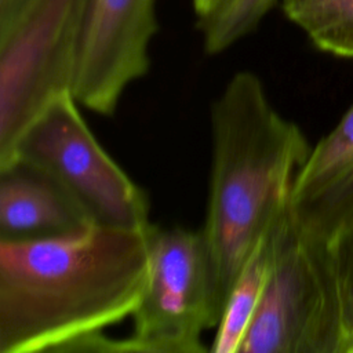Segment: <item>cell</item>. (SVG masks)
I'll return each mask as SVG.
<instances>
[{"label": "cell", "mask_w": 353, "mask_h": 353, "mask_svg": "<svg viewBox=\"0 0 353 353\" xmlns=\"http://www.w3.org/2000/svg\"><path fill=\"white\" fill-rule=\"evenodd\" d=\"M149 228L90 223L0 240V353H63L131 317L148 280Z\"/></svg>", "instance_id": "obj_1"}, {"label": "cell", "mask_w": 353, "mask_h": 353, "mask_svg": "<svg viewBox=\"0 0 353 353\" xmlns=\"http://www.w3.org/2000/svg\"><path fill=\"white\" fill-rule=\"evenodd\" d=\"M211 139L208 200L200 230L222 317L240 270L288 205L310 148L301 128L273 108L261 79L248 70L233 74L212 102Z\"/></svg>", "instance_id": "obj_2"}, {"label": "cell", "mask_w": 353, "mask_h": 353, "mask_svg": "<svg viewBox=\"0 0 353 353\" xmlns=\"http://www.w3.org/2000/svg\"><path fill=\"white\" fill-rule=\"evenodd\" d=\"M239 353H345L332 245L302 233L288 205L274 225V254Z\"/></svg>", "instance_id": "obj_3"}, {"label": "cell", "mask_w": 353, "mask_h": 353, "mask_svg": "<svg viewBox=\"0 0 353 353\" xmlns=\"http://www.w3.org/2000/svg\"><path fill=\"white\" fill-rule=\"evenodd\" d=\"M85 0H32L0 32V168L30 124L65 92H72Z\"/></svg>", "instance_id": "obj_4"}, {"label": "cell", "mask_w": 353, "mask_h": 353, "mask_svg": "<svg viewBox=\"0 0 353 353\" xmlns=\"http://www.w3.org/2000/svg\"><path fill=\"white\" fill-rule=\"evenodd\" d=\"M17 159L54 178L92 223L134 230L152 225L148 194L97 141L72 92L59 95L30 124Z\"/></svg>", "instance_id": "obj_5"}, {"label": "cell", "mask_w": 353, "mask_h": 353, "mask_svg": "<svg viewBox=\"0 0 353 353\" xmlns=\"http://www.w3.org/2000/svg\"><path fill=\"white\" fill-rule=\"evenodd\" d=\"M149 273L132 313V353H200L201 334L219 324L212 273L201 230H148Z\"/></svg>", "instance_id": "obj_6"}, {"label": "cell", "mask_w": 353, "mask_h": 353, "mask_svg": "<svg viewBox=\"0 0 353 353\" xmlns=\"http://www.w3.org/2000/svg\"><path fill=\"white\" fill-rule=\"evenodd\" d=\"M156 0H85L72 95L97 114L113 116L124 90L150 68Z\"/></svg>", "instance_id": "obj_7"}, {"label": "cell", "mask_w": 353, "mask_h": 353, "mask_svg": "<svg viewBox=\"0 0 353 353\" xmlns=\"http://www.w3.org/2000/svg\"><path fill=\"white\" fill-rule=\"evenodd\" d=\"M288 211L302 233L330 244L353 228V105L310 149L292 182Z\"/></svg>", "instance_id": "obj_8"}, {"label": "cell", "mask_w": 353, "mask_h": 353, "mask_svg": "<svg viewBox=\"0 0 353 353\" xmlns=\"http://www.w3.org/2000/svg\"><path fill=\"white\" fill-rule=\"evenodd\" d=\"M92 223L41 168L17 159L0 168V240L40 239Z\"/></svg>", "instance_id": "obj_9"}, {"label": "cell", "mask_w": 353, "mask_h": 353, "mask_svg": "<svg viewBox=\"0 0 353 353\" xmlns=\"http://www.w3.org/2000/svg\"><path fill=\"white\" fill-rule=\"evenodd\" d=\"M274 225L276 222L259 240L240 270L226 301L221 321L216 325L210 352H240V346L259 305L270 272L274 254Z\"/></svg>", "instance_id": "obj_10"}, {"label": "cell", "mask_w": 353, "mask_h": 353, "mask_svg": "<svg viewBox=\"0 0 353 353\" xmlns=\"http://www.w3.org/2000/svg\"><path fill=\"white\" fill-rule=\"evenodd\" d=\"M285 17L321 51L353 59V0H280Z\"/></svg>", "instance_id": "obj_11"}, {"label": "cell", "mask_w": 353, "mask_h": 353, "mask_svg": "<svg viewBox=\"0 0 353 353\" xmlns=\"http://www.w3.org/2000/svg\"><path fill=\"white\" fill-rule=\"evenodd\" d=\"M280 0H232L215 14L197 19L203 47L208 55L226 51L251 34Z\"/></svg>", "instance_id": "obj_12"}, {"label": "cell", "mask_w": 353, "mask_h": 353, "mask_svg": "<svg viewBox=\"0 0 353 353\" xmlns=\"http://www.w3.org/2000/svg\"><path fill=\"white\" fill-rule=\"evenodd\" d=\"M341 296L345 353H353V228L331 243Z\"/></svg>", "instance_id": "obj_13"}, {"label": "cell", "mask_w": 353, "mask_h": 353, "mask_svg": "<svg viewBox=\"0 0 353 353\" xmlns=\"http://www.w3.org/2000/svg\"><path fill=\"white\" fill-rule=\"evenodd\" d=\"M32 0H0V32L10 28Z\"/></svg>", "instance_id": "obj_14"}, {"label": "cell", "mask_w": 353, "mask_h": 353, "mask_svg": "<svg viewBox=\"0 0 353 353\" xmlns=\"http://www.w3.org/2000/svg\"><path fill=\"white\" fill-rule=\"evenodd\" d=\"M230 1L232 0H193V8L197 19H204L223 8Z\"/></svg>", "instance_id": "obj_15"}]
</instances>
